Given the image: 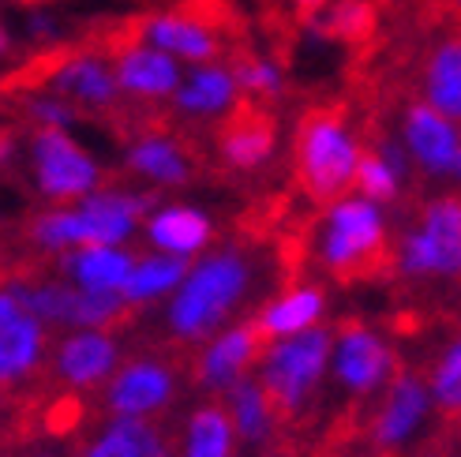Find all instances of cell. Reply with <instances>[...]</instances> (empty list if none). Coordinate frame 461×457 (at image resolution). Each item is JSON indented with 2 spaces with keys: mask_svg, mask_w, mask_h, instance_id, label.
Masks as SVG:
<instances>
[{
  "mask_svg": "<svg viewBox=\"0 0 461 457\" xmlns=\"http://www.w3.org/2000/svg\"><path fill=\"white\" fill-rule=\"evenodd\" d=\"M23 169L31 192L45 207H68L105 188V169L72 131L60 128H27L23 139Z\"/></svg>",
  "mask_w": 461,
  "mask_h": 457,
  "instance_id": "cell-5",
  "label": "cell"
},
{
  "mask_svg": "<svg viewBox=\"0 0 461 457\" xmlns=\"http://www.w3.org/2000/svg\"><path fill=\"white\" fill-rule=\"evenodd\" d=\"M143 240L150 251L195 263L214 247V218L195 202H158L143 221Z\"/></svg>",
  "mask_w": 461,
  "mask_h": 457,
  "instance_id": "cell-20",
  "label": "cell"
},
{
  "mask_svg": "<svg viewBox=\"0 0 461 457\" xmlns=\"http://www.w3.org/2000/svg\"><path fill=\"white\" fill-rule=\"evenodd\" d=\"M176 398V372L161 356H131L102 386L109 420H154Z\"/></svg>",
  "mask_w": 461,
  "mask_h": 457,
  "instance_id": "cell-11",
  "label": "cell"
},
{
  "mask_svg": "<svg viewBox=\"0 0 461 457\" xmlns=\"http://www.w3.org/2000/svg\"><path fill=\"white\" fill-rule=\"evenodd\" d=\"M428 386L435 408L443 417H461V334H454L447 345L435 353L431 368H428Z\"/></svg>",
  "mask_w": 461,
  "mask_h": 457,
  "instance_id": "cell-33",
  "label": "cell"
},
{
  "mask_svg": "<svg viewBox=\"0 0 461 457\" xmlns=\"http://www.w3.org/2000/svg\"><path fill=\"white\" fill-rule=\"evenodd\" d=\"M233 76L240 83V94L251 105H267V102H278L285 94V72L278 60L259 57V53H237L233 60Z\"/></svg>",
  "mask_w": 461,
  "mask_h": 457,
  "instance_id": "cell-32",
  "label": "cell"
},
{
  "mask_svg": "<svg viewBox=\"0 0 461 457\" xmlns=\"http://www.w3.org/2000/svg\"><path fill=\"white\" fill-rule=\"evenodd\" d=\"M412 173L417 169H412V157H409L405 143L398 135H379L372 147H364L353 192L379 202V207H394V202L405 195V184H409Z\"/></svg>",
  "mask_w": 461,
  "mask_h": 457,
  "instance_id": "cell-23",
  "label": "cell"
},
{
  "mask_svg": "<svg viewBox=\"0 0 461 457\" xmlns=\"http://www.w3.org/2000/svg\"><path fill=\"white\" fill-rule=\"evenodd\" d=\"M398 139L405 143L412 169L431 180H447L457 169L461 157V124L450 121L447 112H439L435 105H428L424 98L409 102L402 109V128Z\"/></svg>",
  "mask_w": 461,
  "mask_h": 457,
  "instance_id": "cell-13",
  "label": "cell"
},
{
  "mask_svg": "<svg viewBox=\"0 0 461 457\" xmlns=\"http://www.w3.org/2000/svg\"><path fill=\"white\" fill-rule=\"evenodd\" d=\"M454 180H457V184H461V157H457V169H454Z\"/></svg>",
  "mask_w": 461,
  "mask_h": 457,
  "instance_id": "cell-37",
  "label": "cell"
},
{
  "mask_svg": "<svg viewBox=\"0 0 461 457\" xmlns=\"http://www.w3.org/2000/svg\"><path fill=\"white\" fill-rule=\"evenodd\" d=\"M296 180L315 202H334L341 195H349L357 188V169L364 147L357 139V131L345 121V112L327 105V109H312L301 117L296 128Z\"/></svg>",
  "mask_w": 461,
  "mask_h": 457,
  "instance_id": "cell-3",
  "label": "cell"
},
{
  "mask_svg": "<svg viewBox=\"0 0 461 457\" xmlns=\"http://www.w3.org/2000/svg\"><path fill=\"white\" fill-rule=\"evenodd\" d=\"M128 38L147 41L154 49L176 57L180 64H211L225 49V34H221V19L203 12V8H158L128 19L124 27Z\"/></svg>",
  "mask_w": 461,
  "mask_h": 457,
  "instance_id": "cell-9",
  "label": "cell"
},
{
  "mask_svg": "<svg viewBox=\"0 0 461 457\" xmlns=\"http://www.w3.org/2000/svg\"><path fill=\"white\" fill-rule=\"evenodd\" d=\"M121 341L113 330H60L57 345L50 353L53 379L68 390H98L121 368Z\"/></svg>",
  "mask_w": 461,
  "mask_h": 457,
  "instance_id": "cell-17",
  "label": "cell"
},
{
  "mask_svg": "<svg viewBox=\"0 0 461 457\" xmlns=\"http://www.w3.org/2000/svg\"><path fill=\"white\" fill-rule=\"evenodd\" d=\"M398 375L394 345L367 323H345L334 330L330 382L349 398H379Z\"/></svg>",
  "mask_w": 461,
  "mask_h": 457,
  "instance_id": "cell-10",
  "label": "cell"
},
{
  "mask_svg": "<svg viewBox=\"0 0 461 457\" xmlns=\"http://www.w3.org/2000/svg\"><path fill=\"white\" fill-rule=\"evenodd\" d=\"M267 349L263 334L256 330V323H229L225 330H218L211 341L199 345L195 356V386L206 394H229L237 382L251 379L259 368V356Z\"/></svg>",
  "mask_w": 461,
  "mask_h": 457,
  "instance_id": "cell-14",
  "label": "cell"
},
{
  "mask_svg": "<svg viewBox=\"0 0 461 457\" xmlns=\"http://www.w3.org/2000/svg\"><path fill=\"white\" fill-rule=\"evenodd\" d=\"M135 255L128 247H76L57 259V273L83 292H121L131 278Z\"/></svg>",
  "mask_w": 461,
  "mask_h": 457,
  "instance_id": "cell-24",
  "label": "cell"
},
{
  "mask_svg": "<svg viewBox=\"0 0 461 457\" xmlns=\"http://www.w3.org/2000/svg\"><path fill=\"white\" fill-rule=\"evenodd\" d=\"M124 173L143 180L150 192H173L192 184L195 176V157L188 154L176 135L150 128V131H135L128 147H124Z\"/></svg>",
  "mask_w": 461,
  "mask_h": 457,
  "instance_id": "cell-18",
  "label": "cell"
},
{
  "mask_svg": "<svg viewBox=\"0 0 461 457\" xmlns=\"http://www.w3.org/2000/svg\"><path fill=\"white\" fill-rule=\"evenodd\" d=\"M176 117L195 121V124H214V121H229L233 112L244 105L240 83L233 76V64H192L184 72V83L176 90V98L169 102Z\"/></svg>",
  "mask_w": 461,
  "mask_h": 457,
  "instance_id": "cell-19",
  "label": "cell"
},
{
  "mask_svg": "<svg viewBox=\"0 0 461 457\" xmlns=\"http://www.w3.org/2000/svg\"><path fill=\"white\" fill-rule=\"evenodd\" d=\"M274 150H278V128L263 112V105H240L233 117L221 121L218 131V157L233 173H256L263 169Z\"/></svg>",
  "mask_w": 461,
  "mask_h": 457,
  "instance_id": "cell-22",
  "label": "cell"
},
{
  "mask_svg": "<svg viewBox=\"0 0 461 457\" xmlns=\"http://www.w3.org/2000/svg\"><path fill=\"white\" fill-rule=\"evenodd\" d=\"M31 86H45L72 102L83 117H109L117 112L124 94L117 83V67H113V53L98 49H60L41 57V67Z\"/></svg>",
  "mask_w": 461,
  "mask_h": 457,
  "instance_id": "cell-8",
  "label": "cell"
},
{
  "mask_svg": "<svg viewBox=\"0 0 461 457\" xmlns=\"http://www.w3.org/2000/svg\"><path fill=\"white\" fill-rule=\"evenodd\" d=\"M450 4H454V8H461V0H450Z\"/></svg>",
  "mask_w": 461,
  "mask_h": 457,
  "instance_id": "cell-38",
  "label": "cell"
},
{
  "mask_svg": "<svg viewBox=\"0 0 461 457\" xmlns=\"http://www.w3.org/2000/svg\"><path fill=\"white\" fill-rule=\"evenodd\" d=\"M169 439L154 420H105L76 457H169Z\"/></svg>",
  "mask_w": 461,
  "mask_h": 457,
  "instance_id": "cell-27",
  "label": "cell"
},
{
  "mask_svg": "<svg viewBox=\"0 0 461 457\" xmlns=\"http://www.w3.org/2000/svg\"><path fill=\"white\" fill-rule=\"evenodd\" d=\"M15 4H27V8H41L45 0H15Z\"/></svg>",
  "mask_w": 461,
  "mask_h": 457,
  "instance_id": "cell-36",
  "label": "cell"
},
{
  "mask_svg": "<svg viewBox=\"0 0 461 457\" xmlns=\"http://www.w3.org/2000/svg\"><path fill=\"white\" fill-rule=\"evenodd\" d=\"M386 240H390L386 207L349 192L322 207L312 255L334 278H353V273H360L383 255Z\"/></svg>",
  "mask_w": 461,
  "mask_h": 457,
  "instance_id": "cell-4",
  "label": "cell"
},
{
  "mask_svg": "<svg viewBox=\"0 0 461 457\" xmlns=\"http://www.w3.org/2000/svg\"><path fill=\"white\" fill-rule=\"evenodd\" d=\"M439 413L435 408V398H431V386H428V375H417L409 368H398V375L390 379V386L379 394V405H375V417H372V446L375 450H405L412 439L424 435L428 420Z\"/></svg>",
  "mask_w": 461,
  "mask_h": 457,
  "instance_id": "cell-12",
  "label": "cell"
},
{
  "mask_svg": "<svg viewBox=\"0 0 461 457\" xmlns=\"http://www.w3.org/2000/svg\"><path fill=\"white\" fill-rule=\"evenodd\" d=\"M237 427L229 420L225 405H195L184 420L180 457H237Z\"/></svg>",
  "mask_w": 461,
  "mask_h": 457,
  "instance_id": "cell-29",
  "label": "cell"
},
{
  "mask_svg": "<svg viewBox=\"0 0 461 457\" xmlns=\"http://www.w3.org/2000/svg\"><path fill=\"white\" fill-rule=\"evenodd\" d=\"M379 27V4L375 0H330L327 12L308 22V31L315 38L327 41H345V45H360L375 34Z\"/></svg>",
  "mask_w": 461,
  "mask_h": 457,
  "instance_id": "cell-30",
  "label": "cell"
},
{
  "mask_svg": "<svg viewBox=\"0 0 461 457\" xmlns=\"http://www.w3.org/2000/svg\"><path fill=\"white\" fill-rule=\"evenodd\" d=\"M221 405H225L229 420H233V427H237L240 446H263L274 435V420L282 417L278 408H274L267 386L256 375L237 382L229 394H221Z\"/></svg>",
  "mask_w": 461,
  "mask_h": 457,
  "instance_id": "cell-28",
  "label": "cell"
},
{
  "mask_svg": "<svg viewBox=\"0 0 461 457\" xmlns=\"http://www.w3.org/2000/svg\"><path fill=\"white\" fill-rule=\"evenodd\" d=\"M158 202L161 199L150 188L105 184L68 207H41L27 221V240L57 259L76 247H128L135 233H143V221Z\"/></svg>",
  "mask_w": 461,
  "mask_h": 457,
  "instance_id": "cell-2",
  "label": "cell"
},
{
  "mask_svg": "<svg viewBox=\"0 0 461 457\" xmlns=\"http://www.w3.org/2000/svg\"><path fill=\"white\" fill-rule=\"evenodd\" d=\"M420 98L461 124V31L431 41L420 64Z\"/></svg>",
  "mask_w": 461,
  "mask_h": 457,
  "instance_id": "cell-25",
  "label": "cell"
},
{
  "mask_svg": "<svg viewBox=\"0 0 461 457\" xmlns=\"http://www.w3.org/2000/svg\"><path fill=\"white\" fill-rule=\"evenodd\" d=\"M322 318H327V289L315 282H301L263 300L251 315V323L263 334V341H285L319 330Z\"/></svg>",
  "mask_w": 461,
  "mask_h": 457,
  "instance_id": "cell-21",
  "label": "cell"
},
{
  "mask_svg": "<svg viewBox=\"0 0 461 457\" xmlns=\"http://www.w3.org/2000/svg\"><path fill=\"white\" fill-rule=\"evenodd\" d=\"M394 266L409 282L461 278V195H431L394 244Z\"/></svg>",
  "mask_w": 461,
  "mask_h": 457,
  "instance_id": "cell-7",
  "label": "cell"
},
{
  "mask_svg": "<svg viewBox=\"0 0 461 457\" xmlns=\"http://www.w3.org/2000/svg\"><path fill=\"white\" fill-rule=\"evenodd\" d=\"M327 4H330V0H289V8H293V15H296V19H301V22H304V27H308V22H312V19H319L322 12H327Z\"/></svg>",
  "mask_w": 461,
  "mask_h": 457,
  "instance_id": "cell-35",
  "label": "cell"
},
{
  "mask_svg": "<svg viewBox=\"0 0 461 457\" xmlns=\"http://www.w3.org/2000/svg\"><path fill=\"white\" fill-rule=\"evenodd\" d=\"M330 353H334V330L319 327L301 337L267 341L259 356L256 379L267 386V394L282 417H301L319 394V386L330 379Z\"/></svg>",
  "mask_w": 461,
  "mask_h": 457,
  "instance_id": "cell-6",
  "label": "cell"
},
{
  "mask_svg": "<svg viewBox=\"0 0 461 457\" xmlns=\"http://www.w3.org/2000/svg\"><path fill=\"white\" fill-rule=\"evenodd\" d=\"M23 304H27L50 330H72L76 327V296L79 289L68 285L60 273L57 278H34V282H8Z\"/></svg>",
  "mask_w": 461,
  "mask_h": 457,
  "instance_id": "cell-31",
  "label": "cell"
},
{
  "mask_svg": "<svg viewBox=\"0 0 461 457\" xmlns=\"http://www.w3.org/2000/svg\"><path fill=\"white\" fill-rule=\"evenodd\" d=\"M113 67H117L121 94L131 105H169L184 83V67L176 57L128 34H121L113 45Z\"/></svg>",
  "mask_w": 461,
  "mask_h": 457,
  "instance_id": "cell-15",
  "label": "cell"
},
{
  "mask_svg": "<svg viewBox=\"0 0 461 457\" xmlns=\"http://www.w3.org/2000/svg\"><path fill=\"white\" fill-rule=\"evenodd\" d=\"M259 282L256 259L237 244L211 247L199 255L180 289L161 304V323L166 334L184 341V345H203L229 323H237V311L251 300Z\"/></svg>",
  "mask_w": 461,
  "mask_h": 457,
  "instance_id": "cell-1",
  "label": "cell"
},
{
  "mask_svg": "<svg viewBox=\"0 0 461 457\" xmlns=\"http://www.w3.org/2000/svg\"><path fill=\"white\" fill-rule=\"evenodd\" d=\"M15 105H19V117H23V124H27V128H60V131H72L83 121V112L72 102H64L60 94H53V90H45V86H27L15 98Z\"/></svg>",
  "mask_w": 461,
  "mask_h": 457,
  "instance_id": "cell-34",
  "label": "cell"
},
{
  "mask_svg": "<svg viewBox=\"0 0 461 457\" xmlns=\"http://www.w3.org/2000/svg\"><path fill=\"white\" fill-rule=\"evenodd\" d=\"M50 356V327L23 304V296L5 285L0 289V382L19 386L38 375Z\"/></svg>",
  "mask_w": 461,
  "mask_h": 457,
  "instance_id": "cell-16",
  "label": "cell"
},
{
  "mask_svg": "<svg viewBox=\"0 0 461 457\" xmlns=\"http://www.w3.org/2000/svg\"><path fill=\"white\" fill-rule=\"evenodd\" d=\"M188 266L192 263H184L176 255H166V251H143V255H135L131 278L124 285V304L131 311L150 308V304H166L169 296L180 289Z\"/></svg>",
  "mask_w": 461,
  "mask_h": 457,
  "instance_id": "cell-26",
  "label": "cell"
}]
</instances>
